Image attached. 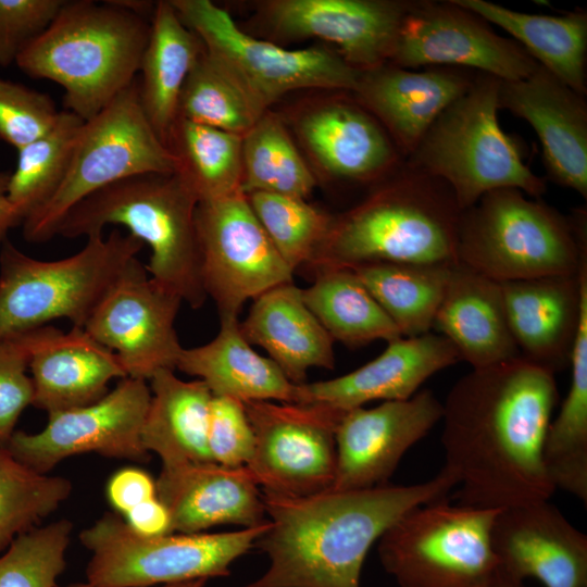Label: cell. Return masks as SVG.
Masks as SVG:
<instances>
[{"mask_svg": "<svg viewBox=\"0 0 587 587\" xmlns=\"http://www.w3.org/2000/svg\"><path fill=\"white\" fill-rule=\"evenodd\" d=\"M558 400L555 374L522 357L455 382L440 421L458 503L500 510L550 499L544 445Z\"/></svg>", "mask_w": 587, "mask_h": 587, "instance_id": "cell-1", "label": "cell"}, {"mask_svg": "<svg viewBox=\"0 0 587 587\" xmlns=\"http://www.w3.org/2000/svg\"><path fill=\"white\" fill-rule=\"evenodd\" d=\"M458 485L446 469L427 482L309 496L262 491L268 527L257 540L267 571L246 587H360L373 544L415 507L444 500Z\"/></svg>", "mask_w": 587, "mask_h": 587, "instance_id": "cell-2", "label": "cell"}, {"mask_svg": "<svg viewBox=\"0 0 587 587\" xmlns=\"http://www.w3.org/2000/svg\"><path fill=\"white\" fill-rule=\"evenodd\" d=\"M461 214L442 180L403 163L362 202L334 216L308 267L457 264Z\"/></svg>", "mask_w": 587, "mask_h": 587, "instance_id": "cell-3", "label": "cell"}, {"mask_svg": "<svg viewBox=\"0 0 587 587\" xmlns=\"http://www.w3.org/2000/svg\"><path fill=\"white\" fill-rule=\"evenodd\" d=\"M149 34L145 16L113 0H65L15 64L29 77L59 84L65 111L88 121L136 80Z\"/></svg>", "mask_w": 587, "mask_h": 587, "instance_id": "cell-4", "label": "cell"}, {"mask_svg": "<svg viewBox=\"0 0 587 587\" xmlns=\"http://www.w3.org/2000/svg\"><path fill=\"white\" fill-rule=\"evenodd\" d=\"M198 199L176 174H142L109 185L76 204L62 221L58 235L86 238L108 225H122L146 243L145 265L159 285L199 309L208 297L200 271L196 230Z\"/></svg>", "mask_w": 587, "mask_h": 587, "instance_id": "cell-5", "label": "cell"}, {"mask_svg": "<svg viewBox=\"0 0 587 587\" xmlns=\"http://www.w3.org/2000/svg\"><path fill=\"white\" fill-rule=\"evenodd\" d=\"M458 263L497 283L576 275L587 261V212L566 216L516 188L462 211Z\"/></svg>", "mask_w": 587, "mask_h": 587, "instance_id": "cell-6", "label": "cell"}, {"mask_svg": "<svg viewBox=\"0 0 587 587\" xmlns=\"http://www.w3.org/2000/svg\"><path fill=\"white\" fill-rule=\"evenodd\" d=\"M500 83L478 73L407 158L412 167L442 180L462 211L500 188H516L532 198L547 190L544 178L525 163L520 142L499 123Z\"/></svg>", "mask_w": 587, "mask_h": 587, "instance_id": "cell-7", "label": "cell"}, {"mask_svg": "<svg viewBox=\"0 0 587 587\" xmlns=\"http://www.w3.org/2000/svg\"><path fill=\"white\" fill-rule=\"evenodd\" d=\"M77 253L37 260L7 239L0 249V338L68 320L84 327L143 243L113 230L93 235Z\"/></svg>", "mask_w": 587, "mask_h": 587, "instance_id": "cell-8", "label": "cell"}, {"mask_svg": "<svg viewBox=\"0 0 587 587\" xmlns=\"http://www.w3.org/2000/svg\"><path fill=\"white\" fill-rule=\"evenodd\" d=\"M268 520L226 533L142 536L116 512L78 534L90 552L86 582L93 587H152L229 575L230 564L255 546Z\"/></svg>", "mask_w": 587, "mask_h": 587, "instance_id": "cell-9", "label": "cell"}, {"mask_svg": "<svg viewBox=\"0 0 587 587\" xmlns=\"http://www.w3.org/2000/svg\"><path fill=\"white\" fill-rule=\"evenodd\" d=\"M175 171V157L147 120L135 80L85 121L60 187L22 222L23 237L33 243L49 241L67 213L96 191L132 176Z\"/></svg>", "mask_w": 587, "mask_h": 587, "instance_id": "cell-10", "label": "cell"}, {"mask_svg": "<svg viewBox=\"0 0 587 587\" xmlns=\"http://www.w3.org/2000/svg\"><path fill=\"white\" fill-rule=\"evenodd\" d=\"M498 511L445 499L415 507L378 539L380 563L400 587H487L499 566Z\"/></svg>", "mask_w": 587, "mask_h": 587, "instance_id": "cell-11", "label": "cell"}, {"mask_svg": "<svg viewBox=\"0 0 587 587\" xmlns=\"http://www.w3.org/2000/svg\"><path fill=\"white\" fill-rule=\"evenodd\" d=\"M182 22L263 113L284 95L304 88L353 91L361 71L323 48L288 50L241 30L210 0H170Z\"/></svg>", "mask_w": 587, "mask_h": 587, "instance_id": "cell-12", "label": "cell"}, {"mask_svg": "<svg viewBox=\"0 0 587 587\" xmlns=\"http://www.w3.org/2000/svg\"><path fill=\"white\" fill-rule=\"evenodd\" d=\"M196 230L203 289L220 319L237 317L243 304L294 282L242 191L198 202Z\"/></svg>", "mask_w": 587, "mask_h": 587, "instance_id": "cell-13", "label": "cell"}, {"mask_svg": "<svg viewBox=\"0 0 587 587\" xmlns=\"http://www.w3.org/2000/svg\"><path fill=\"white\" fill-rule=\"evenodd\" d=\"M254 434L248 470L262 490L309 496L330 489L336 429L346 411L316 403L243 402Z\"/></svg>", "mask_w": 587, "mask_h": 587, "instance_id": "cell-14", "label": "cell"}, {"mask_svg": "<svg viewBox=\"0 0 587 587\" xmlns=\"http://www.w3.org/2000/svg\"><path fill=\"white\" fill-rule=\"evenodd\" d=\"M150 398L146 380L122 378L90 404L49 413L46 426L37 433L14 432L7 449L21 463L42 474L72 455L88 452L147 461L149 452L141 442V428Z\"/></svg>", "mask_w": 587, "mask_h": 587, "instance_id": "cell-15", "label": "cell"}, {"mask_svg": "<svg viewBox=\"0 0 587 587\" xmlns=\"http://www.w3.org/2000/svg\"><path fill=\"white\" fill-rule=\"evenodd\" d=\"M420 70L449 66L513 82L538 63L512 38L470 10L447 1H410L390 62Z\"/></svg>", "mask_w": 587, "mask_h": 587, "instance_id": "cell-16", "label": "cell"}, {"mask_svg": "<svg viewBox=\"0 0 587 587\" xmlns=\"http://www.w3.org/2000/svg\"><path fill=\"white\" fill-rule=\"evenodd\" d=\"M182 298L154 282L135 258L92 311L83 329L115 353L126 376L148 382L175 370L183 347L175 330Z\"/></svg>", "mask_w": 587, "mask_h": 587, "instance_id": "cell-17", "label": "cell"}, {"mask_svg": "<svg viewBox=\"0 0 587 587\" xmlns=\"http://www.w3.org/2000/svg\"><path fill=\"white\" fill-rule=\"evenodd\" d=\"M442 403L429 389L407 400L346 411L336 429L335 490L388 484L404 453L441 420Z\"/></svg>", "mask_w": 587, "mask_h": 587, "instance_id": "cell-18", "label": "cell"}, {"mask_svg": "<svg viewBox=\"0 0 587 587\" xmlns=\"http://www.w3.org/2000/svg\"><path fill=\"white\" fill-rule=\"evenodd\" d=\"M410 1L268 0L261 13L283 39L320 38L361 72L390 62Z\"/></svg>", "mask_w": 587, "mask_h": 587, "instance_id": "cell-19", "label": "cell"}, {"mask_svg": "<svg viewBox=\"0 0 587 587\" xmlns=\"http://www.w3.org/2000/svg\"><path fill=\"white\" fill-rule=\"evenodd\" d=\"M499 566L545 587H587V536L549 500L500 509L491 526Z\"/></svg>", "mask_w": 587, "mask_h": 587, "instance_id": "cell-20", "label": "cell"}, {"mask_svg": "<svg viewBox=\"0 0 587 587\" xmlns=\"http://www.w3.org/2000/svg\"><path fill=\"white\" fill-rule=\"evenodd\" d=\"M499 108L533 127L542 147L548 178L586 199V96L538 65L525 78L501 80Z\"/></svg>", "mask_w": 587, "mask_h": 587, "instance_id": "cell-21", "label": "cell"}, {"mask_svg": "<svg viewBox=\"0 0 587 587\" xmlns=\"http://www.w3.org/2000/svg\"><path fill=\"white\" fill-rule=\"evenodd\" d=\"M477 74L459 67L410 70L386 63L362 72L352 92L408 158L438 116L469 90Z\"/></svg>", "mask_w": 587, "mask_h": 587, "instance_id": "cell-22", "label": "cell"}, {"mask_svg": "<svg viewBox=\"0 0 587 587\" xmlns=\"http://www.w3.org/2000/svg\"><path fill=\"white\" fill-rule=\"evenodd\" d=\"M461 361L441 334L398 337L375 359L345 375L297 385L296 403H316L341 411L374 400H407L435 373Z\"/></svg>", "mask_w": 587, "mask_h": 587, "instance_id": "cell-23", "label": "cell"}, {"mask_svg": "<svg viewBox=\"0 0 587 587\" xmlns=\"http://www.w3.org/2000/svg\"><path fill=\"white\" fill-rule=\"evenodd\" d=\"M501 290L521 357L554 374L570 365L587 300V261L576 275L501 283Z\"/></svg>", "mask_w": 587, "mask_h": 587, "instance_id": "cell-24", "label": "cell"}, {"mask_svg": "<svg viewBox=\"0 0 587 587\" xmlns=\"http://www.w3.org/2000/svg\"><path fill=\"white\" fill-rule=\"evenodd\" d=\"M296 130L312 159L336 179L380 182L403 164L388 133L357 100L323 102L298 118Z\"/></svg>", "mask_w": 587, "mask_h": 587, "instance_id": "cell-25", "label": "cell"}, {"mask_svg": "<svg viewBox=\"0 0 587 587\" xmlns=\"http://www.w3.org/2000/svg\"><path fill=\"white\" fill-rule=\"evenodd\" d=\"M155 486L173 533H204L223 524L248 528L267 521L262 492L247 466L210 462L161 469Z\"/></svg>", "mask_w": 587, "mask_h": 587, "instance_id": "cell-26", "label": "cell"}, {"mask_svg": "<svg viewBox=\"0 0 587 587\" xmlns=\"http://www.w3.org/2000/svg\"><path fill=\"white\" fill-rule=\"evenodd\" d=\"M433 328L454 345L472 369L521 357L509 328L501 284L459 263L451 268Z\"/></svg>", "mask_w": 587, "mask_h": 587, "instance_id": "cell-27", "label": "cell"}, {"mask_svg": "<svg viewBox=\"0 0 587 587\" xmlns=\"http://www.w3.org/2000/svg\"><path fill=\"white\" fill-rule=\"evenodd\" d=\"M240 332L250 345L268 353L295 385L305 383L312 367L334 369V339L308 308L294 282L252 300Z\"/></svg>", "mask_w": 587, "mask_h": 587, "instance_id": "cell-28", "label": "cell"}, {"mask_svg": "<svg viewBox=\"0 0 587 587\" xmlns=\"http://www.w3.org/2000/svg\"><path fill=\"white\" fill-rule=\"evenodd\" d=\"M28 370L33 405L48 414L90 404L109 392L111 380L127 377L115 353L76 326L57 329L33 353Z\"/></svg>", "mask_w": 587, "mask_h": 587, "instance_id": "cell-29", "label": "cell"}, {"mask_svg": "<svg viewBox=\"0 0 587 587\" xmlns=\"http://www.w3.org/2000/svg\"><path fill=\"white\" fill-rule=\"evenodd\" d=\"M220 323L211 341L183 349L176 369L202 380L212 396L241 402L296 403L297 385L274 361L251 347L240 332L238 319L224 317Z\"/></svg>", "mask_w": 587, "mask_h": 587, "instance_id": "cell-30", "label": "cell"}, {"mask_svg": "<svg viewBox=\"0 0 587 587\" xmlns=\"http://www.w3.org/2000/svg\"><path fill=\"white\" fill-rule=\"evenodd\" d=\"M151 398L141 442L162 469L213 462L207 444L212 394L200 379L183 380L174 370H160L149 380Z\"/></svg>", "mask_w": 587, "mask_h": 587, "instance_id": "cell-31", "label": "cell"}, {"mask_svg": "<svg viewBox=\"0 0 587 587\" xmlns=\"http://www.w3.org/2000/svg\"><path fill=\"white\" fill-rule=\"evenodd\" d=\"M513 40L560 82L587 93V13L574 10L561 15L520 12L488 0H453Z\"/></svg>", "mask_w": 587, "mask_h": 587, "instance_id": "cell-32", "label": "cell"}, {"mask_svg": "<svg viewBox=\"0 0 587 587\" xmlns=\"http://www.w3.org/2000/svg\"><path fill=\"white\" fill-rule=\"evenodd\" d=\"M202 51V42L170 0L158 1L140 62L138 93L147 120L164 143L177 118L184 83Z\"/></svg>", "mask_w": 587, "mask_h": 587, "instance_id": "cell-33", "label": "cell"}, {"mask_svg": "<svg viewBox=\"0 0 587 587\" xmlns=\"http://www.w3.org/2000/svg\"><path fill=\"white\" fill-rule=\"evenodd\" d=\"M301 289L303 301L334 339L349 347L402 337L394 322L350 267L314 271Z\"/></svg>", "mask_w": 587, "mask_h": 587, "instance_id": "cell-34", "label": "cell"}, {"mask_svg": "<svg viewBox=\"0 0 587 587\" xmlns=\"http://www.w3.org/2000/svg\"><path fill=\"white\" fill-rule=\"evenodd\" d=\"M571 385L544 445V462L555 489L587 502V300L571 355Z\"/></svg>", "mask_w": 587, "mask_h": 587, "instance_id": "cell-35", "label": "cell"}, {"mask_svg": "<svg viewBox=\"0 0 587 587\" xmlns=\"http://www.w3.org/2000/svg\"><path fill=\"white\" fill-rule=\"evenodd\" d=\"M452 265L366 263L350 267L402 337L429 333Z\"/></svg>", "mask_w": 587, "mask_h": 587, "instance_id": "cell-36", "label": "cell"}, {"mask_svg": "<svg viewBox=\"0 0 587 587\" xmlns=\"http://www.w3.org/2000/svg\"><path fill=\"white\" fill-rule=\"evenodd\" d=\"M165 145L199 202L241 191L242 136L177 116Z\"/></svg>", "mask_w": 587, "mask_h": 587, "instance_id": "cell-37", "label": "cell"}, {"mask_svg": "<svg viewBox=\"0 0 587 587\" xmlns=\"http://www.w3.org/2000/svg\"><path fill=\"white\" fill-rule=\"evenodd\" d=\"M316 179L282 120L265 112L242 136L241 191L307 199Z\"/></svg>", "mask_w": 587, "mask_h": 587, "instance_id": "cell-38", "label": "cell"}, {"mask_svg": "<svg viewBox=\"0 0 587 587\" xmlns=\"http://www.w3.org/2000/svg\"><path fill=\"white\" fill-rule=\"evenodd\" d=\"M84 123L74 113L60 111L46 134L17 150L16 167L8 183V200L21 224L60 187Z\"/></svg>", "mask_w": 587, "mask_h": 587, "instance_id": "cell-39", "label": "cell"}, {"mask_svg": "<svg viewBox=\"0 0 587 587\" xmlns=\"http://www.w3.org/2000/svg\"><path fill=\"white\" fill-rule=\"evenodd\" d=\"M263 114L203 48L182 88L177 116L243 136Z\"/></svg>", "mask_w": 587, "mask_h": 587, "instance_id": "cell-40", "label": "cell"}, {"mask_svg": "<svg viewBox=\"0 0 587 587\" xmlns=\"http://www.w3.org/2000/svg\"><path fill=\"white\" fill-rule=\"evenodd\" d=\"M72 489L66 477L36 472L0 447V554L17 536L39 526Z\"/></svg>", "mask_w": 587, "mask_h": 587, "instance_id": "cell-41", "label": "cell"}, {"mask_svg": "<svg viewBox=\"0 0 587 587\" xmlns=\"http://www.w3.org/2000/svg\"><path fill=\"white\" fill-rule=\"evenodd\" d=\"M246 197L286 264L294 272L308 266L324 242L334 216L301 198L268 192Z\"/></svg>", "mask_w": 587, "mask_h": 587, "instance_id": "cell-42", "label": "cell"}, {"mask_svg": "<svg viewBox=\"0 0 587 587\" xmlns=\"http://www.w3.org/2000/svg\"><path fill=\"white\" fill-rule=\"evenodd\" d=\"M72 529L61 519L17 536L0 554V587H57Z\"/></svg>", "mask_w": 587, "mask_h": 587, "instance_id": "cell-43", "label": "cell"}, {"mask_svg": "<svg viewBox=\"0 0 587 587\" xmlns=\"http://www.w3.org/2000/svg\"><path fill=\"white\" fill-rule=\"evenodd\" d=\"M58 328L46 325L0 338V447L7 448L23 411L33 405L34 386L27 374L36 349Z\"/></svg>", "mask_w": 587, "mask_h": 587, "instance_id": "cell-44", "label": "cell"}, {"mask_svg": "<svg viewBox=\"0 0 587 587\" xmlns=\"http://www.w3.org/2000/svg\"><path fill=\"white\" fill-rule=\"evenodd\" d=\"M59 113L48 95L0 77V139L16 150L46 134Z\"/></svg>", "mask_w": 587, "mask_h": 587, "instance_id": "cell-45", "label": "cell"}, {"mask_svg": "<svg viewBox=\"0 0 587 587\" xmlns=\"http://www.w3.org/2000/svg\"><path fill=\"white\" fill-rule=\"evenodd\" d=\"M207 444L212 461L227 467L247 466L254 452V434L243 402L212 396Z\"/></svg>", "mask_w": 587, "mask_h": 587, "instance_id": "cell-46", "label": "cell"}, {"mask_svg": "<svg viewBox=\"0 0 587 587\" xmlns=\"http://www.w3.org/2000/svg\"><path fill=\"white\" fill-rule=\"evenodd\" d=\"M65 0H0V67L15 64L58 15Z\"/></svg>", "mask_w": 587, "mask_h": 587, "instance_id": "cell-47", "label": "cell"}, {"mask_svg": "<svg viewBox=\"0 0 587 587\" xmlns=\"http://www.w3.org/2000/svg\"><path fill=\"white\" fill-rule=\"evenodd\" d=\"M105 495L110 505L123 516L138 504L157 497L155 479L142 469L126 466L110 476Z\"/></svg>", "mask_w": 587, "mask_h": 587, "instance_id": "cell-48", "label": "cell"}, {"mask_svg": "<svg viewBox=\"0 0 587 587\" xmlns=\"http://www.w3.org/2000/svg\"><path fill=\"white\" fill-rule=\"evenodd\" d=\"M122 517L135 533L142 536L173 533L171 514L158 496L133 508Z\"/></svg>", "mask_w": 587, "mask_h": 587, "instance_id": "cell-49", "label": "cell"}, {"mask_svg": "<svg viewBox=\"0 0 587 587\" xmlns=\"http://www.w3.org/2000/svg\"><path fill=\"white\" fill-rule=\"evenodd\" d=\"M11 172H0V249L8 239L9 230L21 224L8 200V183Z\"/></svg>", "mask_w": 587, "mask_h": 587, "instance_id": "cell-50", "label": "cell"}, {"mask_svg": "<svg viewBox=\"0 0 587 587\" xmlns=\"http://www.w3.org/2000/svg\"><path fill=\"white\" fill-rule=\"evenodd\" d=\"M487 587H524L523 580L510 575L503 569L498 566Z\"/></svg>", "mask_w": 587, "mask_h": 587, "instance_id": "cell-51", "label": "cell"}, {"mask_svg": "<svg viewBox=\"0 0 587 587\" xmlns=\"http://www.w3.org/2000/svg\"><path fill=\"white\" fill-rule=\"evenodd\" d=\"M207 582L208 579L200 578V579H192V580H187V582L161 585L159 587H204ZM61 587H93V586L85 582V583H72L66 586H61Z\"/></svg>", "mask_w": 587, "mask_h": 587, "instance_id": "cell-52", "label": "cell"}]
</instances>
